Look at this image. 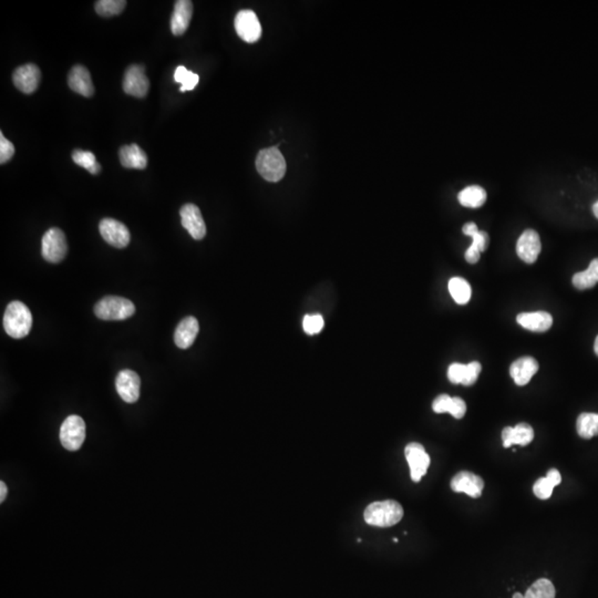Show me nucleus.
<instances>
[{"label": "nucleus", "instance_id": "obj_23", "mask_svg": "<svg viewBox=\"0 0 598 598\" xmlns=\"http://www.w3.org/2000/svg\"><path fill=\"white\" fill-rule=\"evenodd\" d=\"M561 481H562V477L560 472L556 469H551L547 472V477H539L537 482L534 483V494L541 500H547L552 496L554 487L560 484Z\"/></svg>", "mask_w": 598, "mask_h": 598}, {"label": "nucleus", "instance_id": "obj_26", "mask_svg": "<svg viewBox=\"0 0 598 598\" xmlns=\"http://www.w3.org/2000/svg\"><path fill=\"white\" fill-rule=\"evenodd\" d=\"M576 430L580 438L590 440L598 436V413H584L576 422Z\"/></svg>", "mask_w": 598, "mask_h": 598}, {"label": "nucleus", "instance_id": "obj_17", "mask_svg": "<svg viewBox=\"0 0 598 598\" xmlns=\"http://www.w3.org/2000/svg\"><path fill=\"white\" fill-rule=\"evenodd\" d=\"M534 439V431L530 425L522 422L518 426L506 427L502 431L503 446L510 448L514 444L525 446L531 444Z\"/></svg>", "mask_w": 598, "mask_h": 598}, {"label": "nucleus", "instance_id": "obj_21", "mask_svg": "<svg viewBox=\"0 0 598 598\" xmlns=\"http://www.w3.org/2000/svg\"><path fill=\"white\" fill-rule=\"evenodd\" d=\"M199 322L193 316L184 318L178 324L174 334V343L178 348L188 349L193 345L196 336L199 334Z\"/></svg>", "mask_w": 598, "mask_h": 598}, {"label": "nucleus", "instance_id": "obj_33", "mask_svg": "<svg viewBox=\"0 0 598 598\" xmlns=\"http://www.w3.org/2000/svg\"><path fill=\"white\" fill-rule=\"evenodd\" d=\"M465 369H467V365L459 364V362L450 365L448 369V380L454 384H462L465 376Z\"/></svg>", "mask_w": 598, "mask_h": 598}, {"label": "nucleus", "instance_id": "obj_11", "mask_svg": "<svg viewBox=\"0 0 598 598\" xmlns=\"http://www.w3.org/2000/svg\"><path fill=\"white\" fill-rule=\"evenodd\" d=\"M140 387H141V380H140L139 374L133 370L124 369L116 376V391L126 403H137L140 398Z\"/></svg>", "mask_w": 598, "mask_h": 598}, {"label": "nucleus", "instance_id": "obj_38", "mask_svg": "<svg viewBox=\"0 0 598 598\" xmlns=\"http://www.w3.org/2000/svg\"><path fill=\"white\" fill-rule=\"evenodd\" d=\"M465 413H467V405L464 403V400L459 397L452 398L450 415H453L456 419H462Z\"/></svg>", "mask_w": 598, "mask_h": 598}, {"label": "nucleus", "instance_id": "obj_37", "mask_svg": "<svg viewBox=\"0 0 598 598\" xmlns=\"http://www.w3.org/2000/svg\"><path fill=\"white\" fill-rule=\"evenodd\" d=\"M452 398L448 395H440L434 399L432 409L436 413H450L451 410Z\"/></svg>", "mask_w": 598, "mask_h": 598}, {"label": "nucleus", "instance_id": "obj_43", "mask_svg": "<svg viewBox=\"0 0 598 598\" xmlns=\"http://www.w3.org/2000/svg\"><path fill=\"white\" fill-rule=\"evenodd\" d=\"M513 598H524V595H522L521 593H515L513 595Z\"/></svg>", "mask_w": 598, "mask_h": 598}, {"label": "nucleus", "instance_id": "obj_20", "mask_svg": "<svg viewBox=\"0 0 598 598\" xmlns=\"http://www.w3.org/2000/svg\"><path fill=\"white\" fill-rule=\"evenodd\" d=\"M68 85L70 89L79 93L83 97H91L94 93V87H93L91 75L89 73L88 69L83 66H75L69 73L68 77Z\"/></svg>", "mask_w": 598, "mask_h": 598}, {"label": "nucleus", "instance_id": "obj_5", "mask_svg": "<svg viewBox=\"0 0 598 598\" xmlns=\"http://www.w3.org/2000/svg\"><path fill=\"white\" fill-rule=\"evenodd\" d=\"M68 253L65 233L57 227H52L44 233L42 243V257L47 262L58 264L65 260Z\"/></svg>", "mask_w": 598, "mask_h": 598}, {"label": "nucleus", "instance_id": "obj_4", "mask_svg": "<svg viewBox=\"0 0 598 598\" xmlns=\"http://www.w3.org/2000/svg\"><path fill=\"white\" fill-rule=\"evenodd\" d=\"M135 312V304L124 297H104L94 306V314L102 320L128 319Z\"/></svg>", "mask_w": 598, "mask_h": 598}, {"label": "nucleus", "instance_id": "obj_9", "mask_svg": "<svg viewBox=\"0 0 598 598\" xmlns=\"http://www.w3.org/2000/svg\"><path fill=\"white\" fill-rule=\"evenodd\" d=\"M235 30L244 42L253 44L262 36L261 23L252 11H240L235 17Z\"/></svg>", "mask_w": 598, "mask_h": 598}, {"label": "nucleus", "instance_id": "obj_39", "mask_svg": "<svg viewBox=\"0 0 598 598\" xmlns=\"http://www.w3.org/2000/svg\"><path fill=\"white\" fill-rule=\"evenodd\" d=\"M480 255H481V252H480V250H475V248L470 246V248H468L467 252H465V260H467L468 263L475 264L479 262Z\"/></svg>", "mask_w": 598, "mask_h": 598}, {"label": "nucleus", "instance_id": "obj_28", "mask_svg": "<svg viewBox=\"0 0 598 598\" xmlns=\"http://www.w3.org/2000/svg\"><path fill=\"white\" fill-rule=\"evenodd\" d=\"M556 591L551 580L541 578L534 582L526 591L524 598H555Z\"/></svg>", "mask_w": 598, "mask_h": 598}, {"label": "nucleus", "instance_id": "obj_35", "mask_svg": "<svg viewBox=\"0 0 598 598\" xmlns=\"http://www.w3.org/2000/svg\"><path fill=\"white\" fill-rule=\"evenodd\" d=\"M15 154V147L11 141H8L3 133H0V163L5 164Z\"/></svg>", "mask_w": 598, "mask_h": 598}, {"label": "nucleus", "instance_id": "obj_27", "mask_svg": "<svg viewBox=\"0 0 598 598\" xmlns=\"http://www.w3.org/2000/svg\"><path fill=\"white\" fill-rule=\"evenodd\" d=\"M448 292L456 304L465 305L471 299V286L461 277H453L448 281Z\"/></svg>", "mask_w": 598, "mask_h": 598}, {"label": "nucleus", "instance_id": "obj_18", "mask_svg": "<svg viewBox=\"0 0 598 598\" xmlns=\"http://www.w3.org/2000/svg\"><path fill=\"white\" fill-rule=\"evenodd\" d=\"M539 372V362L532 357H522L514 361L510 367V374L518 386H525L531 382L532 377Z\"/></svg>", "mask_w": 598, "mask_h": 598}, {"label": "nucleus", "instance_id": "obj_12", "mask_svg": "<svg viewBox=\"0 0 598 598\" xmlns=\"http://www.w3.org/2000/svg\"><path fill=\"white\" fill-rule=\"evenodd\" d=\"M181 223L184 228L188 231L194 240H203L207 235V225L204 222L201 211L194 204H185L180 209Z\"/></svg>", "mask_w": 598, "mask_h": 598}, {"label": "nucleus", "instance_id": "obj_29", "mask_svg": "<svg viewBox=\"0 0 598 598\" xmlns=\"http://www.w3.org/2000/svg\"><path fill=\"white\" fill-rule=\"evenodd\" d=\"M73 160L75 164L85 168L89 173L96 176L101 171V165L96 161V155L89 151L75 150L73 153Z\"/></svg>", "mask_w": 598, "mask_h": 598}, {"label": "nucleus", "instance_id": "obj_32", "mask_svg": "<svg viewBox=\"0 0 598 598\" xmlns=\"http://www.w3.org/2000/svg\"><path fill=\"white\" fill-rule=\"evenodd\" d=\"M305 333L308 335H315L322 331L324 328V319L320 315H307L303 322Z\"/></svg>", "mask_w": 598, "mask_h": 598}, {"label": "nucleus", "instance_id": "obj_34", "mask_svg": "<svg viewBox=\"0 0 598 598\" xmlns=\"http://www.w3.org/2000/svg\"><path fill=\"white\" fill-rule=\"evenodd\" d=\"M481 369H482V366L477 361H472V362L468 364L467 369H465V376H464L462 384L463 386H472V384H475L480 372H481Z\"/></svg>", "mask_w": 598, "mask_h": 598}, {"label": "nucleus", "instance_id": "obj_1", "mask_svg": "<svg viewBox=\"0 0 598 598\" xmlns=\"http://www.w3.org/2000/svg\"><path fill=\"white\" fill-rule=\"evenodd\" d=\"M32 327V315L28 307L19 300L8 305L4 314V328L8 336L21 339L28 336Z\"/></svg>", "mask_w": 598, "mask_h": 598}, {"label": "nucleus", "instance_id": "obj_10", "mask_svg": "<svg viewBox=\"0 0 598 598\" xmlns=\"http://www.w3.org/2000/svg\"><path fill=\"white\" fill-rule=\"evenodd\" d=\"M150 81L145 75V67L131 66L124 73V92L135 98H145L149 92Z\"/></svg>", "mask_w": 598, "mask_h": 598}, {"label": "nucleus", "instance_id": "obj_16", "mask_svg": "<svg viewBox=\"0 0 598 598\" xmlns=\"http://www.w3.org/2000/svg\"><path fill=\"white\" fill-rule=\"evenodd\" d=\"M193 15V3L190 0H178L171 18V31L174 36H181L188 30Z\"/></svg>", "mask_w": 598, "mask_h": 598}, {"label": "nucleus", "instance_id": "obj_3", "mask_svg": "<svg viewBox=\"0 0 598 598\" xmlns=\"http://www.w3.org/2000/svg\"><path fill=\"white\" fill-rule=\"evenodd\" d=\"M256 169L262 178L269 182H279L286 173V161L276 147L264 149L258 153Z\"/></svg>", "mask_w": 598, "mask_h": 598}, {"label": "nucleus", "instance_id": "obj_19", "mask_svg": "<svg viewBox=\"0 0 598 598\" xmlns=\"http://www.w3.org/2000/svg\"><path fill=\"white\" fill-rule=\"evenodd\" d=\"M516 322L521 327L534 333H545L553 325V317L547 312H522Z\"/></svg>", "mask_w": 598, "mask_h": 598}, {"label": "nucleus", "instance_id": "obj_14", "mask_svg": "<svg viewBox=\"0 0 598 598\" xmlns=\"http://www.w3.org/2000/svg\"><path fill=\"white\" fill-rule=\"evenodd\" d=\"M541 240L537 231H524L516 244V253L518 257L526 264L535 263L541 253Z\"/></svg>", "mask_w": 598, "mask_h": 598}, {"label": "nucleus", "instance_id": "obj_6", "mask_svg": "<svg viewBox=\"0 0 598 598\" xmlns=\"http://www.w3.org/2000/svg\"><path fill=\"white\" fill-rule=\"evenodd\" d=\"M85 440V423L79 415H69L60 428V441L68 451H78Z\"/></svg>", "mask_w": 598, "mask_h": 598}, {"label": "nucleus", "instance_id": "obj_2", "mask_svg": "<svg viewBox=\"0 0 598 598\" xmlns=\"http://www.w3.org/2000/svg\"><path fill=\"white\" fill-rule=\"evenodd\" d=\"M364 518L369 525L389 527L401 521L403 518V508L397 501L374 502L367 506Z\"/></svg>", "mask_w": 598, "mask_h": 598}, {"label": "nucleus", "instance_id": "obj_30", "mask_svg": "<svg viewBox=\"0 0 598 598\" xmlns=\"http://www.w3.org/2000/svg\"><path fill=\"white\" fill-rule=\"evenodd\" d=\"M174 80L181 83L180 90L182 92L193 90L199 83L200 77L196 73L188 71L184 66H178L174 73Z\"/></svg>", "mask_w": 598, "mask_h": 598}, {"label": "nucleus", "instance_id": "obj_13", "mask_svg": "<svg viewBox=\"0 0 598 598\" xmlns=\"http://www.w3.org/2000/svg\"><path fill=\"white\" fill-rule=\"evenodd\" d=\"M40 80H42L40 69L32 63L21 66L13 71V85H16V88L26 94L34 93L38 89Z\"/></svg>", "mask_w": 598, "mask_h": 598}, {"label": "nucleus", "instance_id": "obj_24", "mask_svg": "<svg viewBox=\"0 0 598 598\" xmlns=\"http://www.w3.org/2000/svg\"><path fill=\"white\" fill-rule=\"evenodd\" d=\"M487 194L484 188L479 185H470L463 188L458 195L460 204L464 207L477 209L487 202Z\"/></svg>", "mask_w": 598, "mask_h": 598}, {"label": "nucleus", "instance_id": "obj_40", "mask_svg": "<svg viewBox=\"0 0 598 598\" xmlns=\"http://www.w3.org/2000/svg\"><path fill=\"white\" fill-rule=\"evenodd\" d=\"M7 485L5 484V482H0V502H4L5 501L6 496H7Z\"/></svg>", "mask_w": 598, "mask_h": 598}, {"label": "nucleus", "instance_id": "obj_15", "mask_svg": "<svg viewBox=\"0 0 598 598\" xmlns=\"http://www.w3.org/2000/svg\"><path fill=\"white\" fill-rule=\"evenodd\" d=\"M451 489L456 493H465L471 498L477 499L482 494L484 481L482 477L472 473L462 471L454 475L451 481Z\"/></svg>", "mask_w": 598, "mask_h": 598}, {"label": "nucleus", "instance_id": "obj_7", "mask_svg": "<svg viewBox=\"0 0 598 598\" xmlns=\"http://www.w3.org/2000/svg\"><path fill=\"white\" fill-rule=\"evenodd\" d=\"M405 459L410 467L411 479L413 482H419L423 475H426L430 465V456L426 448L418 442H411L405 448Z\"/></svg>", "mask_w": 598, "mask_h": 598}, {"label": "nucleus", "instance_id": "obj_31", "mask_svg": "<svg viewBox=\"0 0 598 598\" xmlns=\"http://www.w3.org/2000/svg\"><path fill=\"white\" fill-rule=\"evenodd\" d=\"M127 5L124 0H100L96 3V11L102 17L120 15Z\"/></svg>", "mask_w": 598, "mask_h": 598}, {"label": "nucleus", "instance_id": "obj_41", "mask_svg": "<svg viewBox=\"0 0 598 598\" xmlns=\"http://www.w3.org/2000/svg\"><path fill=\"white\" fill-rule=\"evenodd\" d=\"M593 213L594 215H595V216L598 219V201L596 202V203L593 205Z\"/></svg>", "mask_w": 598, "mask_h": 598}, {"label": "nucleus", "instance_id": "obj_42", "mask_svg": "<svg viewBox=\"0 0 598 598\" xmlns=\"http://www.w3.org/2000/svg\"><path fill=\"white\" fill-rule=\"evenodd\" d=\"M594 351H595V353L598 357V336L596 337L595 343H594Z\"/></svg>", "mask_w": 598, "mask_h": 598}, {"label": "nucleus", "instance_id": "obj_8", "mask_svg": "<svg viewBox=\"0 0 598 598\" xmlns=\"http://www.w3.org/2000/svg\"><path fill=\"white\" fill-rule=\"evenodd\" d=\"M101 236L109 245L116 248H124L129 245L131 240L128 227L123 223L114 219H104L99 224Z\"/></svg>", "mask_w": 598, "mask_h": 598}, {"label": "nucleus", "instance_id": "obj_22", "mask_svg": "<svg viewBox=\"0 0 598 598\" xmlns=\"http://www.w3.org/2000/svg\"><path fill=\"white\" fill-rule=\"evenodd\" d=\"M120 162L127 169L143 170L147 168V157L138 145H124L119 151Z\"/></svg>", "mask_w": 598, "mask_h": 598}, {"label": "nucleus", "instance_id": "obj_25", "mask_svg": "<svg viewBox=\"0 0 598 598\" xmlns=\"http://www.w3.org/2000/svg\"><path fill=\"white\" fill-rule=\"evenodd\" d=\"M598 283V258L591 262L588 269L573 276V285L580 291L592 288Z\"/></svg>", "mask_w": 598, "mask_h": 598}, {"label": "nucleus", "instance_id": "obj_36", "mask_svg": "<svg viewBox=\"0 0 598 598\" xmlns=\"http://www.w3.org/2000/svg\"><path fill=\"white\" fill-rule=\"evenodd\" d=\"M470 236L473 240L471 248L480 250L481 253L487 250V245H489V235H487V233L477 230L475 232L472 233Z\"/></svg>", "mask_w": 598, "mask_h": 598}]
</instances>
